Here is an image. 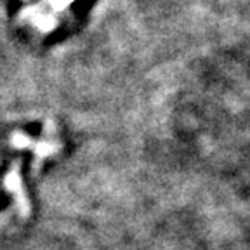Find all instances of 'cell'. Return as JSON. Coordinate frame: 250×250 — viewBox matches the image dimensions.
I'll return each instance as SVG.
<instances>
[{"label": "cell", "instance_id": "6da1fadb", "mask_svg": "<svg viewBox=\"0 0 250 250\" xmlns=\"http://www.w3.org/2000/svg\"><path fill=\"white\" fill-rule=\"evenodd\" d=\"M5 188H7L9 191L14 193L16 196V202H18V207H20L21 214L26 215L30 212V205H28L26 198L23 195V188H21V179H20V172H18V164L12 167V170L7 174L5 177Z\"/></svg>", "mask_w": 250, "mask_h": 250}]
</instances>
